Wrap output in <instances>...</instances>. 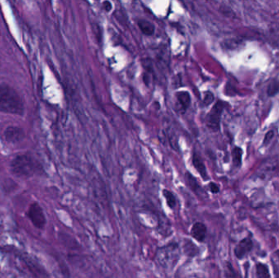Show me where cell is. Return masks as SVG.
Returning <instances> with one entry per match:
<instances>
[{"label": "cell", "mask_w": 279, "mask_h": 278, "mask_svg": "<svg viewBox=\"0 0 279 278\" xmlns=\"http://www.w3.org/2000/svg\"><path fill=\"white\" fill-rule=\"evenodd\" d=\"M0 111L2 113L22 115L24 105L19 95L12 87L0 84Z\"/></svg>", "instance_id": "cell-1"}, {"label": "cell", "mask_w": 279, "mask_h": 278, "mask_svg": "<svg viewBox=\"0 0 279 278\" xmlns=\"http://www.w3.org/2000/svg\"><path fill=\"white\" fill-rule=\"evenodd\" d=\"M38 169L35 161L31 156L26 154L18 155L11 163L12 174L19 178L27 179L33 176Z\"/></svg>", "instance_id": "cell-2"}, {"label": "cell", "mask_w": 279, "mask_h": 278, "mask_svg": "<svg viewBox=\"0 0 279 278\" xmlns=\"http://www.w3.org/2000/svg\"><path fill=\"white\" fill-rule=\"evenodd\" d=\"M179 258L180 250L176 243H169L168 245L159 248L157 252V261L164 269L175 266Z\"/></svg>", "instance_id": "cell-3"}, {"label": "cell", "mask_w": 279, "mask_h": 278, "mask_svg": "<svg viewBox=\"0 0 279 278\" xmlns=\"http://www.w3.org/2000/svg\"><path fill=\"white\" fill-rule=\"evenodd\" d=\"M224 108H225L224 102L219 101L215 103V105L211 108L209 114L207 116V127L210 131L218 132L220 130V119H221Z\"/></svg>", "instance_id": "cell-4"}, {"label": "cell", "mask_w": 279, "mask_h": 278, "mask_svg": "<svg viewBox=\"0 0 279 278\" xmlns=\"http://www.w3.org/2000/svg\"><path fill=\"white\" fill-rule=\"evenodd\" d=\"M28 216L32 222V224L38 228L42 229L44 228L46 224V217L43 209L38 203H33L30 207L28 210Z\"/></svg>", "instance_id": "cell-5"}, {"label": "cell", "mask_w": 279, "mask_h": 278, "mask_svg": "<svg viewBox=\"0 0 279 278\" xmlns=\"http://www.w3.org/2000/svg\"><path fill=\"white\" fill-rule=\"evenodd\" d=\"M4 137L6 140L10 144H18L25 138V132L22 128L19 127L10 126L5 130Z\"/></svg>", "instance_id": "cell-6"}, {"label": "cell", "mask_w": 279, "mask_h": 278, "mask_svg": "<svg viewBox=\"0 0 279 278\" xmlns=\"http://www.w3.org/2000/svg\"><path fill=\"white\" fill-rule=\"evenodd\" d=\"M175 100H176L175 110L180 114L186 113L187 109L191 104V97L189 92H185V91L177 92L175 94Z\"/></svg>", "instance_id": "cell-7"}, {"label": "cell", "mask_w": 279, "mask_h": 278, "mask_svg": "<svg viewBox=\"0 0 279 278\" xmlns=\"http://www.w3.org/2000/svg\"><path fill=\"white\" fill-rule=\"evenodd\" d=\"M253 247V243L251 239L248 238H244L240 243L236 245L234 249V254L237 258L239 259H243L246 254H248Z\"/></svg>", "instance_id": "cell-8"}, {"label": "cell", "mask_w": 279, "mask_h": 278, "mask_svg": "<svg viewBox=\"0 0 279 278\" xmlns=\"http://www.w3.org/2000/svg\"><path fill=\"white\" fill-rule=\"evenodd\" d=\"M207 231H208L207 226L204 223L196 222L192 226L190 234L192 238L198 241L199 243H203L206 239Z\"/></svg>", "instance_id": "cell-9"}, {"label": "cell", "mask_w": 279, "mask_h": 278, "mask_svg": "<svg viewBox=\"0 0 279 278\" xmlns=\"http://www.w3.org/2000/svg\"><path fill=\"white\" fill-rule=\"evenodd\" d=\"M192 164H193L194 168L196 169L197 172H199L204 180H208L209 179V174H208V172H207L206 167H205L204 161L202 160L200 156L198 153H195V152H194L193 156H192Z\"/></svg>", "instance_id": "cell-10"}, {"label": "cell", "mask_w": 279, "mask_h": 278, "mask_svg": "<svg viewBox=\"0 0 279 278\" xmlns=\"http://www.w3.org/2000/svg\"><path fill=\"white\" fill-rule=\"evenodd\" d=\"M185 182H186L187 185L189 186V189H191L192 191L194 192L196 194H199L202 190L201 186L199 184V182L197 181L195 177L193 176L189 172H186L185 174Z\"/></svg>", "instance_id": "cell-11"}, {"label": "cell", "mask_w": 279, "mask_h": 278, "mask_svg": "<svg viewBox=\"0 0 279 278\" xmlns=\"http://www.w3.org/2000/svg\"><path fill=\"white\" fill-rule=\"evenodd\" d=\"M138 26H139L140 31L145 35L151 36L154 35L155 28H154V25L151 22H149V21L140 20L138 22Z\"/></svg>", "instance_id": "cell-12"}, {"label": "cell", "mask_w": 279, "mask_h": 278, "mask_svg": "<svg viewBox=\"0 0 279 278\" xmlns=\"http://www.w3.org/2000/svg\"><path fill=\"white\" fill-rule=\"evenodd\" d=\"M183 249H184L185 254H186L189 257H194L198 255V253L199 252V248L197 247L196 245H194L191 241L187 240V239L184 242Z\"/></svg>", "instance_id": "cell-13"}, {"label": "cell", "mask_w": 279, "mask_h": 278, "mask_svg": "<svg viewBox=\"0 0 279 278\" xmlns=\"http://www.w3.org/2000/svg\"><path fill=\"white\" fill-rule=\"evenodd\" d=\"M163 197L165 198L166 202L168 207L170 208H174L176 205V199L173 192L169 191L168 189H163Z\"/></svg>", "instance_id": "cell-14"}, {"label": "cell", "mask_w": 279, "mask_h": 278, "mask_svg": "<svg viewBox=\"0 0 279 278\" xmlns=\"http://www.w3.org/2000/svg\"><path fill=\"white\" fill-rule=\"evenodd\" d=\"M233 161L234 165L236 168H239L242 165V155H243V150L239 147H235L233 149L232 152Z\"/></svg>", "instance_id": "cell-15"}, {"label": "cell", "mask_w": 279, "mask_h": 278, "mask_svg": "<svg viewBox=\"0 0 279 278\" xmlns=\"http://www.w3.org/2000/svg\"><path fill=\"white\" fill-rule=\"evenodd\" d=\"M256 274L259 278H270V274L267 267L265 264H258L256 265Z\"/></svg>", "instance_id": "cell-16"}, {"label": "cell", "mask_w": 279, "mask_h": 278, "mask_svg": "<svg viewBox=\"0 0 279 278\" xmlns=\"http://www.w3.org/2000/svg\"><path fill=\"white\" fill-rule=\"evenodd\" d=\"M279 92V81L274 80L268 87L267 93L270 97H274Z\"/></svg>", "instance_id": "cell-17"}, {"label": "cell", "mask_w": 279, "mask_h": 278, "mask_svg": "<svg viewBox=\"0 0 279 278\" xmlns=\"http://www.w3.org/2000/svg\"><path fill=\"white\" fill-rule=\"evenodd\" d=\"M214 101V95L210 92H207L204 96V104L205 106H209Z\"/></svg>", "instance_id": "cell-18"}, {"label": "cell", "mask_w": 279, "mask_h": 278, "mask_svg": "<svg viewBox=\"0 0 279 278\" xmlns=\"http://www.w3.org/2000/svg\"><path fill=\"white\" fill-rule=\"evenodd\" d=\"M209 190H210L211 193H217L220 192V187L218 184H215L214 182H210L209 184Z\"/></svg>", "instance_id": "cell-19"}, {"label": "cell", "mask_w": 279, "mask_h": 278, "mask_svg": "<svg viewBox=\"0 0 279 278\" xmlns=\"http://www.w3.org/2000/svg\"><path fill=\"white\" fill-rule=\"evenodd\" d=\"M275 136V132L273 131H270V132H268L266 136H265V139H264V144H268L270 143V140L273 139V137Z\"/></svg>", "instance_id": "cell-20"}, {"label": "cell", "mask_w": 279, "mask_h": 278, "mask_svg": "<svg viewBox=\"0 0 279 278\" xmlns=\"http://www.w3.org/2000/svg\"><path fill=\"white\" fill-rule=\"evenodd\" d=\"M275 255H277L278 259H279V250H277V251H276V253H275Z\"/></svg>", "instance_id": "cell-21"}]
</instances>
